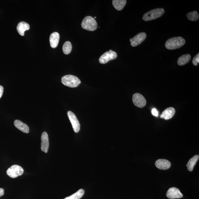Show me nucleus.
Listing matches in <instances>:
<instances>
[{"label":"nucleus","mask_w":199,"mask_h":199,"mask_svg":"<svg viewBox=\"0 0 199 199\" xmlns=\"http://www.w3.org/2000/svg\"><path fill=\"white\" fill-rule=\"evenodd\" d=\"M185 42V40L182 37H175L168 39L165 43V46L168 50H175L183 46Z\"/></svg>","instance_id":"1"},{"label":"nucleus","mask_w":199,"mask_h":199,"mask_svg":"<svg viewBox=\"0 0 199 199\" xmlns=\"http://www.w3.org/2000/svg\"><path fill=\"white\" fill-rule=\"evenodd\" d=\"M61 82L64 85L71 88L77 87L81 83L80 80L78 78L70 75L63 77L61 79Z\"/></svg>","instance_id":"2"},{"label":"nucleus","mask_w":199,"mask_h":199,"mask_svg":"<svg viewBox=\"0 0 199 199\" xmlns=\"http://www.w3.org/2000/svg\"><path fill=\"white\" fill-rule=\"evenodd\" d=\"M81 26L84 30L94 31L96 30L97 24L95 19L90 16H86L83 19Z\"/></svg>","instance_id":"3"},{"label":"nucleus","mask_w":199,"mask_h":199,"mask_svg":"<svg viewBox=\"0 0 199 199\" xmlns=\"http://www.w3.org/2000/svg\"><path fill=\"white\" fill-rule=\"evenodd\" d=\"M164 13V10L163 8H157L152 10L146 13L143 17V19L145 21H149L160 17Z\"/></svg>","instance_id":"4"},{"label":"nucleus","mask_w":199,"mask_h":199,"mask_svg":"<svg viewBox=\"0 0 199 199\" xmlns=\"http://www.w3.org/2000/svg\"><path fill=\"white\" fill-rule=\"evenodd\" d=\"M24 170L21 166L18 165H13L7 170V175L11 178H15L23 175Z\"/></svg>","instance_id":"5"},{"label":"nucleus","mask_w":199,"mask_h":199,"mask_svg":"<svg viewBox=\"0 0 199 199\" xmlns=\"http://www.w3.org/2000/svg\"><path fill=\"white\" fill-rule=\"evenodd\" d=\"M117 57V54L110 50L101 56L99 59V62L101 64H105L111 60L116 58Z\"/></svg>","instance_id":"6"},{"label":"nucleus","mask_w":199,"mask_h":199,"mask_svg":"<svg viewBox=\"0 0 199 199\" xmlns=\"http://www.w3.org/2000/svg\"><path fill=\"white\" fill-rule=\"evenodd\" d=\"M67 114L74 132L76 133H78L80 130L81 126L77 117L71 111H68Z\"/></svg>","instance_id":"7"},{"label":"nucleus","mask_w":199,"mask_h":199,"mask_svg":"<svg viewBox=\"0 0 199 199\" xmlns=\"http://www.w3.org/2000/svg\"><path fill=\"white\" fill-rule=\"evenodd\" d=\"M133 101L134 104L139 108H143L146 106V101L145 98L140 93L134 94L133 96Z\"/></svg>","instance_id":"8"},{"label":"nucleus","mask_w":199,"mask_h":199,"mask_svg":"<svg viewBox=\"0 0 199 199\" xmlns=\"http://www.w3.org/2000/svg\"><path fill=\"white\" fill-rule=\"evenodd\" d=\"M146 37V34L144 32H140L137 34L133 38V39H130V42L132 46L135 47L138 46L141 44L145 39Z\"/></svg>","instance_id":"9"},{"label":"nucleus","mask_w":199,"mask_h":199,"mask_svg":"<svg viewBox=\"0 0 199 199\" xmlns=\"http://www.w3.org/2000/svg\"><path fill=\"white\" fill-rule=\"evenodd\" d=\"M41 151L45 153H47L49 147V141L48 136L46 132H43L41 136Z\"/></svg>","instance_id":"10"},{"label":"nucleus","mask_w":199,"mask_h":199,"mask_svg":"<svg viewBox=\"0 0 199 199\" xmlns=\"http://www.w3.org/2000/svg\"><path fill=\"white\" fill-rule=\"evenodd\" d=\"M166 196L170 199L180 198L183 197V195L177 188L172 187L168 190Z\"/></svg>","instance_id":"11"},{"label":"nucleus","mask_w":199,"mask_h":199,"mask_svg":"<svg viewBox=\"0 0 199 199\" xmlns=\"http://www.w3.org/2000/svg\"><path fill=\"white\" fill-rule=\"evenodd\" d=\"M171 164L169 161L166 159H159L155 162V166L160 170H167L171 167Z\"/></svg>","instance_id":"12"},{"label":"nucleus","mask_w":199,"mask_h":199,"mask_svg":"<svg viewBox=\"0 0 199 199\" xmlns=\"http://www.w3.org/2000/svg\"><path fill=\"white\" fill-rule=\"evenodd\" d=\"M175 113V110L173 107H169L162 112L160 115L161 118L168 120L171 119L174 116Z\"/></svg>","instance_id":"13"},{"label":"nucleus","mask_w":199,"mask_h":199,"mask_svg":"<svg viewBox=\"0 0 199 199\" xmlns=\"http://www.w3.org/2000/svg\"><path fill=\"white\" fill-rule=\"evenodd\" d=\"M59 34L57 32H54L50 36V42L51 47L55 48L58 44L59 40Z\"/></svg>","instance_id":"14"},{"label":"nucleus","mask_w":199,"mask_h":199,"mask_svg":"<svg viewBox=\"0 0 199 199\" xmlns=\"http://www.w3.org/2000/svg\"><path fill=\"white\" fill-rule=\"evenodd\" d=\"M14 124L16 128L23 133H28L29 132V128L28 126L21 121L17 119L14 121Z\"/></svg>","instance_id":"15"},{"label":"nucleus","mask_w":199,"mask_h":199,"mask_svg":"<svg viewBox=\"0 0 199 199\" xmlns=\"http://www.w3.org/2000/svg\"><path fill=\"white\" fill-rule=\"evenodd\" d=\"M30 29V26L28 23L21 21L18 24L17 27V30L20 35L24 36V32Z\"/></svg>","instance_id":"16"},{"label":"nucleus","mask_w":199,"mask_h":199,"mask_svg":"<svg viewBox=\"0 0 199 199\" xmlns=\"http://www.w3.org/2000/svg\"><path fill=\"white\" fill-rule=\"evenodd\" d=\"M113 5L116 9L120 11L124 8L126 4V0H113Z\"/></svg>","instance_id":"17"},{"label":"nucleus","mask_w":199,"mask_h":199,"mask_svg":"<svg viewBox=\"0 0 199 199\" xmlns=\"http://www.w3.org/2000/svg\"><path fill=\"white\" fill-rule=\"evenodd\" d=\"M199 156L198 155H195L188 162L187 165L188 170L190 171H193L195 164L198 160Z\"/></svg>","instance_id":"18"},{"label":"nucleus","mask_w":199,"mask_h":199,"mask_svg":"<svg viewBox=\"0 0 199 199\" xmlns=\"http://www.w3.org/2000/svg\"><path fill=\"white\" fill-rule=\"evenodd\" d=\"M191 59V56L189 54L182 55L179 58L177 63L179 66H182L187 64Z\"/></svg>","instance_id":"19"},{"label":"nucleus","mask_w":199,"mask_h":199,"mask_svg":"<svg viewBox=\"0 0 199 199\" xmlns=\"http://www.w3.org/2000/svg\"><path fill=\"white\" fill-rule=\"evenodd\" d=\"M84 193V190L81 189L73 194L69 197H67L64 199H80L83 196Z\"/></svg>","instance_id":"20"},{"label":"nucleus","mask_w":199,"mask_h":199,"mask_svg":"<svg viewBox=\"0 0 199 199\" xmlns=\"http://www.w3.org/2000/svg\"><path fill=\"white\" fill-rule=\"evenodd\" d=\"M63 51L66 55H68L71 52L72 49L71 43L69 41H66L63 46Z\"/></svg>","instance_id":"21"},{"label":"nucleus","mask_w":199,"mask_h":199,"mask_svg":"<svg viewBox=\"0 0 199 199\" xmlns=\"http://www.w3.org/2000/svg\"><path fill=\"white\" fill-rule=\"evenodd\" d=\"M187 16L188 19L191 21H197L199 18V14L196 11L189 13L187 14Z\"/></svg>","instance_id":"22"},{"label":"nucleus","mask_w":199,"mask_h":199,"mask_svg":"<svg viewBox=\"0 0 199 199\" xmlns=\"http://www.w3.org/2000/svg\"><path fill=\"white\" fill-rule=\"evenodd\" d=\"M193 64L194 66H197L199 63V53H198L197 55L195 56L193 58Z\"/></svg>","instance_id":"23"},{"label":"nucleus","mask_w":199,"mask_h":199,"mask_svg":"<svg viewBox=\"0 0 199 199\" xmlns=\"http://www.w3.org/2000/svg\"><path fill=\"white\" fill-rule=\"evenodd\" d=\"M152 115L155 117H157L158 116L159 113L158 111L155 108H153L152 110Z\"/></svg>","instance_id":"24"},{"label":"nucleus","mask_w":199,"mask_h":199,"mask_svg":"<svg viewBox=\"0 0 199 199\" xmlns=\"http://www.w3.org/2000/svg\"><path fill=\"white\" fill-rule=\"evenodd\" d=\"M3 92V88L2 86L0 85V99L2 96Z\"/></svg>","instance_id":"25"},{"label":"nucleus","mask_w":199,"mask_h":199,"mask_svg":"<svg viewBox=\"0 0 199 199\" xmlns=\"http://www.w3.org/2000/svg\"><path fill=\"white\" fill-rule=\"evenodd\" d=\"M4 194V190L2 188H0V197H2Z\"/></svg>","instance_id":"26"},{"label":"nucleus","mask_w":199,"mask_h":199,"mask_svg":"<svg viewBox=\"0 0 199 199\" xmlns=\"http://www.w3.org/2000/svg\"><path fill=\"white\" fill-rule=\"evenodd\" d=\"M96 17H94V19H96Z\"/></svg>","instance_id":"27"}]
</instances>
